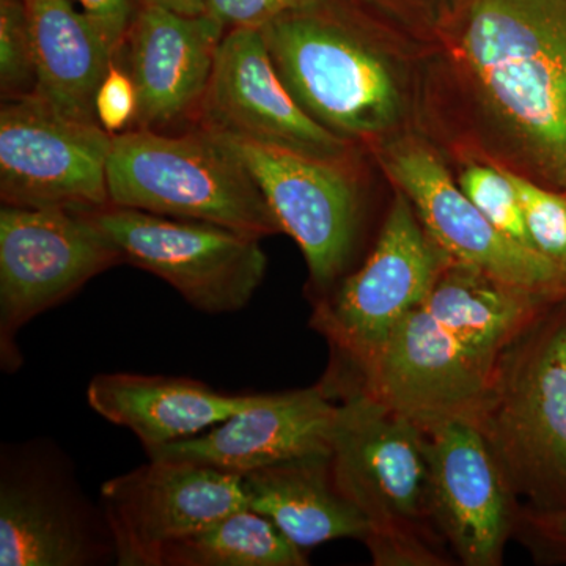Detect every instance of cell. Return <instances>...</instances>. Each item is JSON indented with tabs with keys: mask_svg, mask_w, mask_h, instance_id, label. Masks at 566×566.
Segmentation results:
<instances>
[{
	"mask_svg": "<svg viewBox=\"0 0 566 566\" xmlns=\"http://www.w3.org/2000/svg\"><path fill=\"white\" fill-rule=\"evenodd\" d=\"M112 140L98 123L65 117L35 93L2 102V205L81 212L107 207Z\"/></svg>",
	"mask_w": 566,
	"mask_h": 566,
	"instance_id": "cell-9",
	"label": "cell"
},
{
	"mask_svg": "<svg viewBox=\"0 0 566 566\" xmlns=\"http://www.w3.org/2000/svg\"><path fill=\"white\" fill-rule=\"evenodd\" d=\"M566 300L547 304L495 365L475 423L526 510L566 509Z\"/></svg>",
	"mask_w": 566,
	"mask_h": 566,
	"instance_id": "cell-3",
	"label": "cell"
},
{
	"mask_svg": "<svg viewBox=\"0 0 566 566\" xmlns=\"http://www.w3.org/2000/svg\"><path fill=\"white\" fill-rule=\"evenodd\" d=\"M449 260L423 229L406 193L398 191L363 268L315 305L312 327L334 352L333 368L322 382L327 392L340 394L398 323L427 301Z\"/></svg>",
	"mask_w": 566,
	"mask_h": 566,
	"instance_id": "cell-6",
	"label": "cell"
},
{
	"mask_svg": "<svg viewBox=\"0 0 566 566\" xmlns=\"http://www.w3.org/2000/svg\"><path fill=\"white\" fill-rule=\"evenodd\" d=\"M259 397L221 394L188 378L136 374L96 375L87 387L93 411L133 431L147 452L196 438Z\"/></svg>",
	"mask_w": 566,
	"mask_h": 566,
	"instance_id": "cell-19",
	"label": "cell"
},
{
	"mask_svg": "<svg viewBox=\"0 0 566 566\" xmlns=\"http://www.w3.org/2000/svg\"><path fill=\"white\" fill-rule=\"evenodd\" d=\"M505 174L515 186L536 251L566 275V191L546 188L510 170Z\"/></svg>",
	"mask_w": 566,
	"mask_h": 566,
	"instance_id": "cell-24",
	"label": "cell"
},
{
	"mask_svg": "<svg viewBox=\"0 0 566 566\" xmlns=\"http://www.w3.org/2000/svg\"><path fill=\"white\" fill-rule=\"evenodd\" d=\"M112 558L104 515L95 516L57 460L31 447L2 457L0 565L87 566Z\"/></svg>",
	"mask_w": 566,
	"mask_h": 566,
	"instance_id": "cell-14",
	"label": "cell"
},
{
	"mask_svg": "<svg viewBox=\"0 0 566 566\" xmlns=\"http://www.w3.org/2000/svg\"><path fill=\"white\" fill-rule=\"evenodd\" d=\"M494 371L420 305L337 397L363 390L420 427L453 417L475 422Z\"/></svg>",
	"mask_w": 566,
	"mask_h": 566,
	"instance_id": "cell-13",
	"label": "cell"
},
{
	"mask_svg": "<svg viewBox=\"0 0 566 566\" xmlns=\"http://www.w3.org/2000/svg\"><path fill=\"white\" fill-rule=\"evenodd\" d=\"M35 51L25 0H0V95L2 102L35 93Z\"/></svg>",
	"mask_w": 566,
	"mask_h": 566,
	"instance_id": "cell-26",
	"label": "cell"
},
{
	"mask_svg": "<svg viewBox=\"0 0 566 566\" xmlns=\"http://www.w3.org/2000/svg\"><path fill=\"white\" fill-rule=\"evenodd\" d=\"M551 303L449 260L422 305L469 353L495 368L502 353Z\"/></svg>",
	"mask_w": 566,
	"mask_h": 566,
	"instance_id": "cell-22",
	"label": "cell"
},
{
	"mask_svg": "<svg viewBox=\"0 0 566 566\" xmlns=\"http://www.w3.org/2000/svg\"><path fill=\"white\" fill-rule=\"evenodd\" d=\"M248 506L240 475L150 458L102 488V512L122 566H161L175 543Z\"/></svg>",
	"mask_w": 566,
	"mask_h": 566,
	"instance_id": "cell-11",
	"label": "cell"
},
{
	"mask_svg": "<svg viewBox=\"0 0 566 566\" xmlns=\"http://www.w3.org/2000/svg\"><path fill=\"white\" fill-rule=\"evenodd\" d=\"M460 57L535 172L566 191V0H471Z\"/></svg>",
	"mask_w": 566,
	"mask_h": 566,
	"instance_id": "cell-1",
	"label": "cell"
},
{
	"mask_svg": "<svg viewBox=\"0 0 566 566\" xmlns=\"http://www.w3.org/2000/svg\"><path fill=\"white\" fill-rule=\"evenodd\" d=\"M95 104L99 125L112 136L129 132L136 123V85L118 55L99 85Z\"/></svg>",
	"mask_w": 566,
	"mask_h": 566,
	"instance_id": "cell-27",
	"label": "cell"
},
{
	"mask_svg": "<svg viewBox=\"0 0 566 566\" xmlns=\"http://www.w3.org/2000/svg\"><path fill=\"white\" fill-rule=\"evenodd\" d=\"M329 455L296 458L241 476L249 509L303 551L333 539L364 542L368 535L367 520L335 485Z\"/></svg>",
	"mask_w": 566,
	"mask_h": 566,
	"instance_id": "cell-21",
	"label": "cell"
},
{
	"mask_svg": "<svg viewBox=\"0 0 566 566\" xmlns=\"http://www.w3.org/2000/svg\"><path fill=\"white\" fill-rule=\"evenodd\" d=\"M35 51V95L65 117L98 123L96 93L117 57L98 22L73 0H25Z\"/></svg>",
	"mask_w": 566,
	"mask_h": 566,
	"instance_id": "cell-20",
	"label": "cell"
},
{
	"mask_svg": "<svg viewBox=\"0 0 566 566\" xmlns=\"http://www.w3.org/2000/svg\"><path fill=\"white\" fill-rule=\"evenodd\" d=\"M430 453L431 502L439 532L465 566H499L516 534L520 499L471 419L422 427Z\"/></svg>",
	"mask_w": 566,
	"mask_h": 566,
	"instance_id": "cell-16",
	"label": "cell"
},
{
	"mask_svg": "<svg viewBox=\"0 0 566 566\" xmlns=\"http://www.w3.org/2000/svg\"><path fill=\"white\" fill-rule=\"evenodd\" d=\"M214 137L243 163L282 233L300 245L316 292L322 296L329 293L348 266L359 229V193L348 164L234 137Z\"/></svg>",
	"mask_w": 566,
	"mask_h": 566,
	"instance_id": "cell-10",
	"label": "cell"
},
{
	"mask_svg": "<svg viewBox=\"0 0 566 566\" xmlns=\"http://www.w3.org/2000/svg\"><path fill=\"white\" fill-rule=\"evenodd\" d=\"M73 2L98 22L117 55L120 54L126 33L144 3L142 0H73Z\"/></svg>",
	"mask_w": 566,
	"mask_h": 566,
	"instance_id": "cell-30",
	"label": "cell"
},
{
	"mask_svg": "<svg viewBox=\"0 0 566 566\" xmlns=\"http://www.w3.org/2000/svg\"><path fill=\"white\" fill-rule=\"evenodd\" d=\"M337 416L338 403L323 385L260 395L255 403L205 433L147 455L243 476L283 461L331 453Z\"/></svg>",
	"mask_w": 566,
	"mask_h": 566,
	"instance_id": "cell-18",
	"label": "cell"
},
{
	"mask_svg": "<svg viewBox=\"0 0 566 566\" xmlns=\"http://www.w3.org/2000/svg\"><path fill=\"white\" fill-rule=\"evenodd\" d=\"M226 33L208 14L142 3L118 54L137 91L133 128L192 129Z\"/></svg>",
	"mask_w": 566,
	"mask_h": 566,
	"instance_id": "cell-17",
	"label": "cell"
},
{
	"mask_svg": "<svg viewBox=\"0 0 566 566\" xmlns=\"http://www.w3.org/2000/svg\"><path fill=\"white\" fill-rule=\"evenodd\" d=\"M142 2L164 7L186 17H202L207 13V0H142Z\"/></svg>",
	"mask_w": 566,
	"mask_h": 566,
	"instance_id": "cell-31",
	"label": "cell"
},
{
	"mask_svg": "<svg viewBox=\"0 0 566 566\" xmlns=\"http://www.w3.org/2000/svg\"><path fill=\"white\" fill-rule=\"evenodd\" d=\"M308 0H207V13L226 29H262Z\"/></svg>",
	"mask_w": 566,
	"mask_h": 566,
	"instance_id": "cell-28",
	"label": "cell"
},
{
	"mask_svg": "<svg viewBox=\"0 0 566 566\" xmlns=\"http://www.w3.org/2000/svg\"><path fill=\"white\" fill-rule=\"evenodd\" d=\"M123 263L122 253L87 212L0 208V363L21 367L17 337L35 316Z\"/></svg>",
	"mask_w": 566,
	"mask_h": 566,
	"instance_id": "cell-7",
	"label": "cell"
},
{
	"mask_svg": "<svg viewBox=\"0 0 566 566\" xmlns=\"http://www.w3.org/2000/svg\"><path fill=\"white\" fill-rule=\"evenodd\" d=\"M516 534L523 536V542L536 557L566 564V509L553 512L521 510Z\"/></svg>",
	"mask_w": 566,
	"mask_h": 566,
	"instance_id": "cell-29",
	"label": "cell"
},
{
	"mask_svg": "<svg viewBox=\"0 0 566 566\" xmlns=\"http://www.w3.org/2000/svg\"><path fill=\"white\" fill-rule=\"evenodd\" d=\"M260 31L293 98L331 133L374 139L400 120L403 98L385 55L334 0H308Z\"/></svg>",
	"mask_w": 566,
	"mask_h": 566,
	"instance_id": "cell-4",
	"label": "cell"
},
{
	"mask_svg": "<svg viewBox=\"0 0 566 566\" xmlns=\"http://www.w3.org/2000/svg\"><path fill=\"white\" fill-rule=\"evenodd\" d=\"M460 188L494 229L516 244L538 252L528 237L523 208L505 170L472 164L461 175Z\"/></svg>",
	"mask_w": 566,
	"mask_h": 566,
	"instance_id": "cell-25",
	"label": "cell"
},
{
	"mask_svg": "<svg viewBox=\"0 0 566 566\" xmlns=\"http://www.w3.org/2000/svg\"><path fill=\"white\" fill-rule=\"evenodd\" d=\"M386 167L450 260L545 300H566V275L542 253L494 229L433 151L416 142L398 144L387 151Z\"/></svg>",
	"mask_w": 566,
	"mask_h": 566,
	"instance_id": "cell-15",
	"label": "cell"
},
{
	"mask_svg": "<svg viewBox=\"0 0 566 566\" xmlns=\"http://www.w3.org/2000/svg\"><path fill=\"white\" fill-rule=\"evenodd\" d=\"M107 188L115 207L216 223L260 240L282 233L243 163L200 129L117 134Z\"/></svg>",
	"mask_w": 566,
	"mask_h": 566,
	"instance_id": "cell-5",
	"label": "cell"
},
{
	"mask_svg": "<svg viewBox=\"0 0 566 566\" xmlns=\"http://www.w3.org/2000/svg\"><path fill=\"white\" fill-rule=\"evenodd\" d=\"M305 565L308 560L304 551L249 506L175 543L161 562V566Z\"/></svg>",
	"mask_w": 566,
	"mask_h": 566,
	"instance_id": "cell-23",
	"label": "cell"
},
{
	"mask_svg": "<svg viewBox=\"0 0 566 566\" xmlns=\"http://www.w3.org/2000/svg\"><path fill=\"white\" fill-rule=\"evenodd\" d=\"M84 212L118 249L123 263L163 279L205 314L243 311L266 274L260 238L115 205Z\"/></svg>",
	"mask_w": 566,
	"mask_h": 566,
	"instance_id": "cell-8",
	"label": "cell"
},
{
	"mask_svg": "<svg viewBox=\"0 0 566 566\" xmlns=\"http://www.w3.org/2000/svg\"><path fill=\"white\" fill-rule=\"evenodd\" d=\"M192 129L348 164L352 144L314 120L283 84L260 29L223 35Z\"/></svg>",
	"mask_w": 566,
	"mask_h": 566,
	"instance_id": "cell-12",
	"label": "cell"
},
{
	"mask_svg": "<svg viewBox=\"0 0 566 566\" xmlns=\"http://www.w3.org/2000/svg\"><path fill=\"white\" fill-rule=\"evenodd\" d=\"M331 471L368 524L376 566L449 565L431 502L430 453L420 424L353 390L338 401Z\"/></svg>",
	"mask_w": 566,
	"mask_h": 566,
	"instance_id": "cell-2",
	"label": "cell"
}]
</instances>
